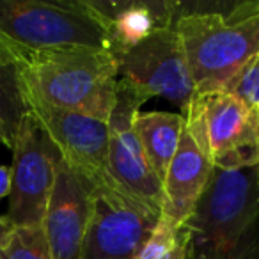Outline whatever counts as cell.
<instances>
[{
	"mask_svg": "<svg viewBox=\"0 0 259 259\" xmlns=\"http://www.w3.org/2000/svg\"><path fill=\"white\" fill-rule=\"evenodd\" d=\"M22 78L29 103L107 122L114 108L119 76L110 52L80 47L22 52Z\"/></svg>",
	"mask_w": 259,
	"mask_h": 259,
	"instance_id": "obj_1",
	"label": "cell"
},
{
	"mask_svg": "<svg viewBox=\"0 0 259 259\" xmlns=\"http://www.w3.org/2000/svg\"><path fill=\"white\" fill-rule=\"evenodd\" d=\"M185 226L192 259H259V187L254 169L213 170Z\"/></svg>",
	"mask_w": 259,
	"mask_h": 259,
	"instance_id": "obj_2",
	"label": "cell"
},
{
	"mask_svg": "<svg viewBox=\"0 0 259 259\" xmlns=\"http://www.w3.org/2000/svg\"><path fill=\"white\" fill-rule=\"evenodd\" d=\"M197 94L222 87L259 54V0L229 8L187 13L174 23Z\"/></svg>",
	"mask_w": 259,
	"mask_h": 259,
	"instance_id": "obj_3",
	"label": "cell"
},
{
	"mask_svg": "<svg viewBox=\"0 0 259 259\" xmlns=\"http://www.w3.org/2000/svg\"><path fill=\"white\" fill-rule=\"evenodd\" d=\"M0 36L23 54L59 48L107 50V32L87 0H0Z\"/></svg>",
	"mask_w": 259,
	"mask_h": 259,
	"instance_id": "obj_4",
	"label": "cell"
},
{
	"mask_svg": "<svg viewBox=\"0 0 259 259\" xmlns=\"http://www.w3.org/2000/svg\"><path fill=\"white\" fill-rule=\"evenodd\" d=\"M11 151L13 178L6 219L13 227H41L62 156L32 112L22 119Z\"/></svg>",
	"mask_w": 259,
	"mask_h": 259,
	"instance_id": "obj_5",
	"label": "cell"
},
{
	"mask_svg": "<svg viewBox=\"0 0 259 259\" xmlns=\"http://www.w3.org/2000/svg\"><path fill=\"white\" fill-rule=\"evenodd\" d=\"M117 76L146 96H162L185 115L197 96L183 45L174 27L151 34L134 48L114 57Z\"/></svg>",
	"mask_w": 259,
	"mask_h": 259,
	"instance_id": "obj_6",
	"label": "cell"
},
{
	"mask_svg": "<svg viewBox=\"0 0 259 259\" xmlns=\"http://www.w3.org/2000/svg\"><path fill=\"white\" fill-rule=\"evenodd\" d=\"M158 220L160 209L119 187L96 188L80 259H135Z\"/></svg>",
	"mask_w": 259,
	"mask_h": 259,
	"instance_id": "obj_7",
	"label": "cell"
},
{
	"mask_svg": "<svg viewBox=\"0 0 259 259\" xmlns=\"http://www.w3.org/2000/svg\"><path fill=\"white\" fill-rule=\"evenodd\" d=\"M148 100L141 89L117 80L114 108L108 117V172L114 183L132 197L160 209L162 181L151 169L134 128V117Z\"/></svg>",
	"mask_w": 259,
	"mask_h": 259,
	"instance_id": "obj_8",
	"label": "cell"
},
{
	"mask_svg": "<svg viewBox=\"0 0 259 259\" xmlns=\"http://www.w3.org/2000/svg\"><path fill=\"white\" fill-rule=\"evenodd\" d=\"M204 130L213 167L219 170L254 169L259 163V122L224 91L197 94L192 101Z\"/></svg>",
	"mask_w": 259,
	"mask_h": 259,
	"instance_id": "obj_9",
	"label": "cell"
},
{
	"mask_svg": "<svg viewBox=\"0 0 259 259\" xmlns=\"http://www.w3.org/2000/svg\"><path fill=\"white\" fill-rule=\"evenodd\" d=\"M213 162L197 110L190 105L176 155L162 181L160 219L174 227L188 222L213 176Z\"/></svg>",
	"mask_w": 259,
	"mask_h": 259,
	"instance_id": "obj_10",
	"label": "cell"
},
{
	"mask_svg": "<svg viewBox=\"0 0 259 259\" xmlns=\"http://www.w3.org/2000/svg\"><path fill=\"white\" fill-rule=\"evenodd\" d=\"M62 160L96 188L117 187L108 172V124L76 112L29 103Z\"/></svg>",
	"mask_w": 259,
	"mask_h": 259,
	"instance_id": "obj_11",
	"label": "cell"
},
{
	"mask_svg": "<svg viewBox=\"0 0 259 259\" xmlns=\"http://www.w3.org/2000/svg\"><path fill=\"white\" fill-rule=\"evenodd\" d=\"M94 187L83 174L59 160L43 231L55 259H80L94 206Z\"/></svg>",
	"mask_w": 259,
	"mask_h": 259,
	"instance_id": "obj_12",
	"label": "cell"
},
{
	"mask_svg": "<svg viewBox=\"0 0 259 259\" xmlns=\"http://www.w3.org/2000/svg\"><path fill=\"white\" fill-rule=\"evenodd\" d=\"M87 4L105 25L112 57L176 22L174 0H87Z\"/></svg>",
	"mask_w": 259,
	"mask_h": 259,
	"instance_id": "obj_13",
	"label": "cell"
},
{
	"mask_svg": "<svg viewBox=\"0 0 259 259\" xmlns=\"http://www.w3.org/2000/svg\"><path fill=\"white\" fill-rule=\"evenodd\" d=\"M134 128L151 169L163 181L170 160L176 155L181 134L185 128V115L172 112H137Z\"/></svg>",
	"mask_w": 259,
	"mask_h": 259,
	"instance_id": "obj_14",
	"label": "cell"
},
{
	"mask_svg": "<svg viewBox=\"0 0 259 259\" xmlns=\"http://www.w3.org/2000/svg\"><path fill=\"white\" fill-rule=\"evenodd\" d=\"M30 112L22 78V52L0 36V122L13 149L22 119Z\"/></svg>",
	"mask_w": 259,
	"mask_h": 259,
	"instance_id": "obj_15",
	"label": "cell"
},
{
	"mask_svg": "<svg viewBox=\"0 0 259 259\" xmlns=\"http://www.w3.org/2000/svg\"><path fill=\"white\" fill-rule=\"evenodd\" d=\"M135 259H192L187 226L174 227L160 219Z\"/></svg>",
	"mask_w": 259,
	"mask_h": 259,
	"instance_id": "obj_16",
	"label": "cell"
},
{
	"mask_svg": "<svg viewBox=\"0 0 259 259\" xmlns=\"http://www.w3.org/2000/svg\"><path fill=\"white\" fill-rule=\"evenodd\" d=\"M0 259H55L41 227H13L0 243Z\"/></svg>",
	"mask_w": 259,
	"mask_h": 259,
	"instance_id": "obj_17",
	"label": "cell"
},
{
	"mask_svg": "<svg viewBox=\"0 0 259 259\" xmlns=\"http://www.w3.org/2000/svg\"><path fill=\"white\" fill-rule=\"evenodd\" d=\"M222 91L236 98L259 122V54L250 59Z\"/></svg>",
	"mask_w": 259,
	"mask_h": 259,
	"instance_id": "obj_18",
	"label": "cell"
},
{
	"mask_svg": "<svg viewBox=\"0 0 259 259\" xmlns=\"http://www.w3.org/2000/svg\"><path fill=\"white\" fill-rule=\"evenodd\" d=\"M11 167L0 163V201L4 197H9L11 194Z\"/></svg>",
	"mask_w": 259,
	"mask_h": 259,
	"instance_id": "obj_19",
	"label": "cell"
},
{
	"mask_svg": "<svg viewBox=\"0 0 259 259\" xmlns=\"http://www.w3.org/2000/svg\"><path fill=\"white\" fill-rule=\"evenodd\" d=\"M13 229V226L8 222V219H6V215H0V243L6 240V236L9 234V231Z\"/></svg>",
	"mask_w": 259,
	"mask_h": 259,
	"instance_id": "obj_20",
	"label": "cell"
},
{
	"mask_svg": "<svg viewBox=\"0 0 259 259\" xmlns=\"http://www.w3.org/2000/svg\"><path fill=\"white\" fill-rule=\"evenodd\" d=\"M0 144H4L6 148H9V141H8V134H6L4 126L0 122Z\"/></svg>",
	"mask_w": 259,
	"mask_h": 259,
	"instance_id": "obj_21",
	"label": "cell"
},
{
	"mask_svg": "<svg viewBox=\"0 0 259 259\" xmlns=\"http://www.w3.org/2000/svg\"><path fill=\"white\" fill-rule=\"evenodd\" d=\"M254 172H255V181H257V187H259V163L254 167Z\"/></svg>",
	"mask_w": 259,
	"mask_h": 259,
	"instance_id": "obj_22",
	"label": "cell"
}]
</instances>
